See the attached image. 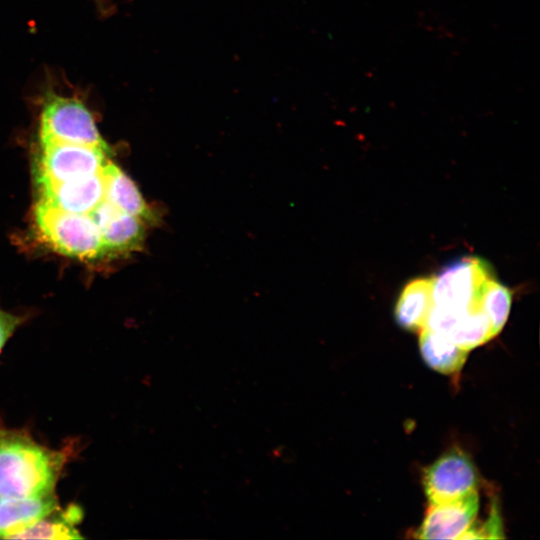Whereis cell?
I'll return each instance as SVG.
<instances>
[{
  "label": "cell",
  "mask_w": 540,
  "mask_h": 540,
  "mask_svg": "<svg viewBox=\"0 0 540 540\" xmlns=\"http://www.w3.org/2000/svg\"><path fill=\"white\" fill-rule=\"evenodd\" d=\"M20 322L21 319L19 317L0 310V351Z\"/></svg>",
  "instance_id": "17"
},
{
  "label": "cell",
  "mask_w": 540,
  "mask_h": 540,
  "mask_svg": "<svg viewBox=\"0 0 540 540\" xmlns=\"http://www.w3.org/2000/svg\"><path fill=\"white\" fill-rule=\"evenodd\" d=\"M419 346L421 355L428 366L443 374L458 372L464 365L469 352L428 328L420 331Z\"/></svg>",
  "instance_id": "14"
},
{
  "label": "cell",
  "mask_w": 540,
  "mask_h": 540,
  "mask_svg": "<svg viewBox=\"0 0 540 540\" xmlns=\"http://www.w3.org/2000/svg\"><path fill=\"white\" fill-rule=\"evenodd\" d=\"M34 217L39 234L54 251L81 260L106 255L98 227L89 214L66 212L40 199Z\"/></svg>",
  "instance_id": "2"
},
{
  "label": "cell",
  "mask_w": 540,
  "mask_h": 540,
  "mask_svg": "<svg viewBox=\"0 0 540 540\" xmlns=\"http://www.w3.org/2000/svg\"><path fill=\"white\" fill-rule=\"evenodd\" d=\"M39 179L63 182L102 172L109 159L108 150L82 144L41 143Z\"/></svg>",
  "instance_id": "5"
},
{
  "label": "cell",
  "mask_w": 540,
  "mask_h": 540,
  "mask_svg": "<svg viewBox=\"0 0 540 540\" xmlns=\"http://www.w3.org/2000/svg\"><path fill=\"white\" fill-rule=\"evenodd\" d=\"M98 227L106 255L137 251L145 238L144 221L103 200L90 214Z\"/></svg>",
  "instance_id": "9"
},
{
  "label": "cell",
  "mask_w": 540,
  "mask_h": 540,
  "mask_svg": "<svg viewBox=\"0 0 540 540\" xmlns=\"http://www.w3.org/2000/svg\"><path fill=\"white\" fill-rule=\"evenodd\" d=\"M39 136L41 143L82 144L110 151L88 108L76 98L53 93L43 105Z\"/></svg>",
  "instance_id": "3"
},
{
  "label": "cell",
  "mask_w": 540,
  "mask_h": 540,
  "mask_svg": "<svg viewBox=\"0 0 540 540\" xmlns=\"http://www.w3.org/2000/svg\"><path fill=\"white\" fill-rule=\"evenodd\" d=\"M57 508L54 492L40 497L0 498V538L10 539Z\"/></svg>",
  "instance_id": "11"
},
{
  "label": "cell",
  "mask_w": 540,
  "mask_h": 540,
  "mask_svg": "<svg viewBox=\"0 0 540 540\" xmlns=\"http://www.w3.org/2000/svg\"><path fill=\"white\" fill-rule=\"evenodd\" d=\"M425 328L447 337L467 351L484 344L496 335L480 308L454 310L433 305Z\"/></svg>",
  "instance_id": "7"
},
{
  "label": "cell",
  "mask_w": 540,
  "mask_h": 540,
  "mask_svg": "<svg viewBox=\"0 0 540 540\" xmlns=\"http://www.w3.org/2000/svg\"><path fill=\"white\" fill-rule=\"evenodd\" d=\"M104 200L118 210L144 222L154 221L155 214L148 206L134 181L109 160L102 170Z\"/></svg>",
  "instance_id": "12"
},
{
  "label": "cell",
  "mask_w": 540,
  "mask_h": 540,
  "mask_svg": "<svg viewBox=\"0 0 540 540\" xmlns=\"http://www.w3.org/2000/svg\"><path fill=\"white\" fill-rule=\"evenodd\" d=\"M51 514L17 532L10 539L68 540L83 538L73 524L78 517L76 512L67 511L66 514L53 517L50 516Z\"/></svg>",
  "instance_id": "15"
},
{
  "label": "cell",
  "mask_w": 540,
  "mask_h": 540,
  "mask_svg": "<svg viewBox=\"0 0 540 540\" xmlns=\"http://www.w3.org/2000/svg\"><path fill=\"white\" fill-rule=\"evenodd\" d=\"M511 300V292L507 287L492 276L486 280L480 296V308L490 321L496 335L507 321Z\"/></svg>",
  "instance_id": "16"
},
{
  "label": "cell",
  "mask_w": 540,
  "mask_h": 540,
  "mask_svg": "<svg viewBox=\"0 0 540 540\" xmlns=\"http://www.w3.org/2000/svg\"><path fill=\"white\" fill-rule=\"evenodd\" d=\"M479 508L478 492L440 504H429L417 538L461 539L474 523Z\"/></svg>",
  "instance_id": "8"
},
{
  "label": "cell",
  "mask_w": 540,
  "mask_h": 540,
  "mask_svg": "<svg viewBox=\"0 0 540 540\" xmlns=\"http://www.w3.org/2000/svg\"><path fill=\"white\" fill-rule=\"evenodd\" d=\"M489 277V267L476 257L451 263L433 277L434 305L454 310L480 308L482 288Z\"/></svg>",
  "instance_id": "4"
},
{
  "label": "cell",
  "mask_w": 540,
  "mask_h": 540,
  "mask_svg": "<svg viewBox=\"0 0 540 540\" xmlns=\"http://www.w3.org/2000/svg\"><path fill=\"white\" fill-rule=\"evenodd\" d=\"M423 484L429 504L446 503L476 492L477 473L466 454L452 450L426 470Z\"/></svg>",
  "instance_id": "6"
},
{
  "label": "cell",
  "mask_w": 540,
  "mask_h": 540,
  "mask_svg": "<svg viewBox=\"0 0 540 540\" xmlns=\"http://www.w3.org/2000/svg\"><path fill=\"white\" fill-rule=\"evenodd\" d=\"M63 463L20 432L0 429V498L40 497L52 493Z\"/></svg>",
  "instance_id": "1"
},
{
  "label": "cell",
  "mask_w": 540,
  "mask_h": 540,
  "mask_svg": "<svg viewBox=\"0 0 540 540\" xmlns=\"http://www.w3.org/2000/svg\"><path fill=\"white\" fill-rule=\"evenodd\" d=\"M433 305V277L415 278L407 283L398 298L396 321L404 329L421 331Z\"/></svg>",
  "instance_id": "13"
},
{
  "label": "cell",
  "mask_w": 540,
  "mask_h": 540,
  "mask_svg": "<svg viewBox=\"0 0 540 540\" xmlns=\"http://www.w3.org/2000/svg\"><path fill=\"white\" fill-rule=\"evenodd\" d=\"M38 182L40 199L66 212L90 214L104 200L102 172L63 182L38 178Z\"/></svg>",
  "instance_id": "10"
}]
</instances>
